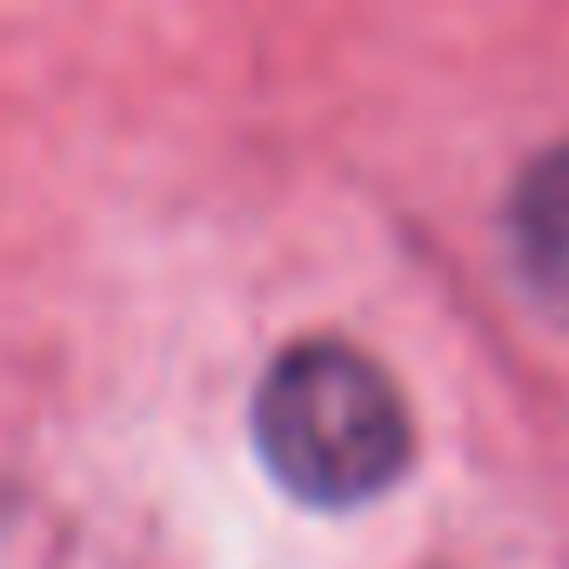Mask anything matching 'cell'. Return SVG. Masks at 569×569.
<instances>
[{"label": "cell", "mask_w": 569, "mask_h": 569, "mask_svg": "<svg viewBox=\"0 0 569 569\" xmlns=\"http://www.w3.org/2000/svg\"><path fill=\"white\" fill-rule=\"evenodd\" d=\"M254 442L289 496L349 509L402 476L409 409L369 356L342 342H302L261 376Z\"/></svg>", "instance_id": "1"}, {"label": "cell", "mask_w": 569, "mask_h": 569, "mask_svg": "<svg viewBox=\"0 0 569 569\" xmlns=\"http://www.w3.org/2000/svg\"><path fill=\"white\" fill-rule=\"evenodd\" d=\"M516 254L536 289L569 309V148L536 161L516 188Z\"/></svg>", "instance_id": "2"}]
</instances>
